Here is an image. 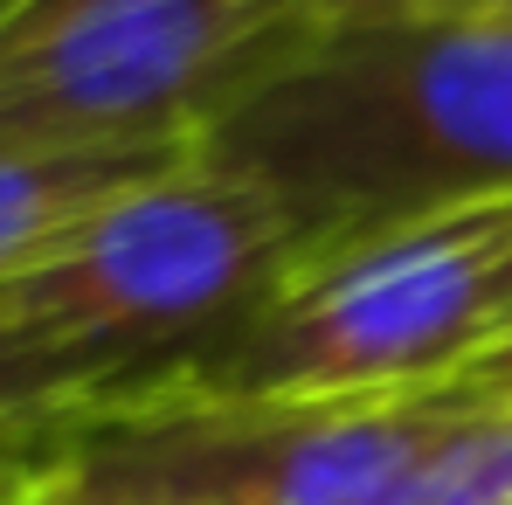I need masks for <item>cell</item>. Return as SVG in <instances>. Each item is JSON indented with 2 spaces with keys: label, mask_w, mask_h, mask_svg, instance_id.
I'll return each mask as SVG.
<instances>
[{
  "label": "cell",
  "mask_w": 512,
  "mask_h": 505,
  "mask_svg": "<svg viewBox=\"0 0 512 505\" xmlns=\"http://www.w3.org/2000/svg\"><path fill=\"white\" fill-rule=\"evenodd\" d=\"M291 222L305 270L512 201V14L326 21L201 139Z\"/></svg>",
  "instance_id": "obj_1"
},
{
  "label": "cell",
  "mask_w": 512,
  "mask_h": 505,
  "mask_svg": "<svg viewBox=\"0 0 512 505\" xmlns=\"http://www.w3.org/2000/svg\"><path fill=\"white\" fill-rule=\"evenodd\" d=\"M298 270L305 256L277 201L194 146L14 270L0 319L132 395L250 326Z\"/></svg>",
  "instance_id": "obj_2"
},
{
  "label": "cell",
  "mask_w": 512,
  "mask_h": 505,
  "mask_svg": "<svg viewBox=\"0 0 512 505\" xmlns=\"http://www.w3.org/2000/svg\"><path fill=\"white\" fill-rule=\"evenodd\" d=\"M319 28L326 0H0V139L201 146Z\"/></svg>",
  "instance_id": "obj_3"
},
{
  "label": "cell",
  "mask_w": 512,
  "mask_h": 505,
  "mask_svg": "<svg viewBox=\"0 0 512 505\" xmlns=\"http://www.w3.org/2000/svg\"><path fill=\"white\" fill-rule=\"evenodd\" d=\"M506 208V201H499ZM499 208L443 215L298 270L250 326L132 395L187 402H374L457 381L492 339Z\"/></svg>",
  "instance_id": "obj_4"
},
{
  "label": "cell",
  "mask_w": 512,
  "mask_h": 505,
  "mask_svg": "<svg viewBox=\"0 0 512 505\" xmlns=\"http://www.w3.org/2000/svg\"><path fill=\"white\" fill-rule=\"evenodd\" d=\"M180 153H194V146H173V153H49V146L0 139V284L14 270H28L49 243H63L118 187L146 180Z\"/></svg>",
  "instance_id": "obj_5"
},
{
  "label": "cell",
  "mask_w": 512,
  "mask_h": 505,
  "mask_svg": "<svg viewBox=\"0 0 512 505\" xmlns=\"http://www.w3.org/2000/svg\"><path fill=\"white\" fill-rule=\"evenodd\" d=\"M402 505H512V402L478 395L436 436Z\"/></svg>",
  "instance_id": "obj_6"
},
{
  "label": "cell",
  "mask_w": 512,
  "mask_h": 505,
  "mask_svg": "<svg viewBox=\"0 0 512 505\" xmlns=\"http://www.w3.org/2000/svg\"><path fill=\"white\" fill-rule=\"evenodd\" d=\"M118 402V388L104 374H90L84 360L42 346V339L14 333L0 319V429H42V422H77L90 409Z\"/></svg>",
  "instance_id": "obj_7"
},
{
  "label": "cell",
  "mask_w": 512,
  "mask_h": 505,
  "mask_svg": "<svg viewBox=\"0 0 512 505\" xmlns=\"http://www.w3.org/2000/svg\"><path fill=\"white\" fill-rule=\"evenodd\" d=\"M84 422V416H77ZM77 422H42V429H0V505H21L28 492H42L77 436Z\"/></svg>",
  "instance_id": "obj_8"
},
{
  "label": "cell",
  "mask_w": 512,
  "mask_h": 505,
  "mask_svg": "<svg viewBox=\"0 0 512 505\" xmlns=\"http://www.w3.org/2000/svg\"><path fill=\"white\" fill-rule=\"evenodd\" d=\"M464 0H326V21H402V14H457Z\"/></svg>",
  "instance_id": "obj_9"
},
{
  "label": "cell",
  "mask_w": 512,
  "mask_h": 505,
  "mask_svg": "<svg viewBox=\"0 0 512 505\" xmlns=\"http://www.w3.org/2000/svg\"><path fill=\"white\" fill-rule=\"evenodd\" d=\"M457 381H464V388H478V395H492V402H512V333L492 339V346H485Z\"/></svg>",
  "instance_id": "obj_10"
},
{
  "label": "cell",
  "mask_w": 512,
  "mask_h": 505,
  "mask_svg": "<svg viewBox=\"0 0 512 505\" xmlns=\"http://www.w3.org/2000/svg\"><path fill=\"white\" fill-rule=\"evenodd\" d=\"M492 305H499V339L512 333V201L499 208V263H492Z\"/></svg>",
  "instance_id": "obj_11"
},
{
  "label": "cell",
  "mask_w": 512,
  "mask_h": 505,
  "mask_svg": "<svg viewBox=\"0 0 512 505\" xmlns=\"http://www.w3.org/2000/svg\"><path fill=\"white\" fill-rule=\"evenodd\" d=\"M457 14H512V0H464Z\"/></svg>",
  "instance_id": "obj_12"
},
{
  "label": "cell",
  "mask_w": 512,
  "mask_h": 505,
  "mask_svg": "<svg viewBox=\"0 0 512 505\" xmlns=\"http://www.w3.org/2000/svg\"><path fill=\"white\" fill-rule=\"evenodd\" d=\"M21 505H63V499H56V492L42 485V492H28V499H21Z\"/></svg>",
  "instance_id": "obj_13"
}]
</instances>
